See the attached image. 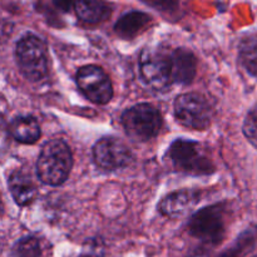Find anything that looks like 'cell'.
I'll return each instance as SVG.
<instances>
[{
	"label": "cell",
	"instance_id": "6da1fadb",
	"mask_svg": "<svg viewBox=\"0 0 257 257\" xmlns=\"http://www.w3.org/2000/svg\"><path fill=\"white\" fill-rule=\"evenodd\" d=\"M73 166L70 148L62 140H53L43 147L37 162V173L43 183L59 186L67 181Z\"/></svg>",
	"mask_w": 257,
	"mask_h": 257
},
{
	"label": "cell",
	"instance_id": "7a4b0ae2",
	"mask_svg": "<svg viewBox=\"0 0 257 257\" xmlns=\"http://www.w3.org/2000/svg\"><path fill=\"white\" fill-rule=\"evenodd\" d=\"M168 157L176 170L188 175H210L215 171V166L202 146L193 141H175L168 148Z\"/></svg>",
	"mask_w": 257,
	"mask_h": 257
},
{
	"label": "cell",
	"instance_id": "3957f363",
	"mask_svg": "<svg viewBox=\"0 0 257 257\" xmlns=\"http://www.w3.org/2000/svg\"><path fill=\"white\" fill-rule=\"evenodd\" d=\"M15 57L20 70L27 79L38 82L48 74L47 45L37 35H24L18 42Z\"/></svg>",
	"mask_w": 257,
	"mask_h": 257
},
{
	"label": "cell",
	"instance_id": "277c9868",
	"mask_svg": "<svg viewBox=\"0 0 257 257\" xmlns=\"http://www.w3.org/2000/svg\"><path fill=\"white\" fill-rule=\"evenodd\" d=\"M225 208L217 203L207 206L191 216L188 221V232L192 237L208 246H216L225 236Z\"/></svg>",
	"mask_w": 257,
	"mask_h": 257
},
{
	"label": "cell",
	"instance_id": "5b68a950",
	"mask_svg": "<svg viewBox=\"0 0 257 257\" xmlns=\"http://www.w3.org/2000/svg\"><path fill=\"white\" fill-rule=\"evenodd\" d=\"M160 112L148 103L128 108L122 114V124L128 137L137 142H146L158 135L161 130Z\"/></svg>",
	"mask_w": 257,
	"mask_h": 257
},
{
	"label": "cell",
	"instance_id": "8992f818",
	"mask_svg": "<svg viewBox=\"0 0 257 257\" xmlns=\"http://www.w3.org/2000/svg\"><path fill=\"white\" fill-rule=\"evenodd\" d=\"M175 115L178 122L190 130L205 131L211 124V107L197 93H185L176 98Z\"/></svg>",
	"mask_w": 257,
	"mask_h": 257
},
{
	"label": "cell",
	"instance_id": "52a82bcc",
	"mask_svg": "<svg viewBox=\"0 0 257 257\" xmlns=\"http://www.w3.org/2000/svg\"><path fill=\"white\" fill-rule=\"evenodd\" d=\"M140 72L143 79L153 88L163 89L172 84L171 53L161 49H146L140 58Z\"/></svg>",
	"mask_w": 257,
	"mask_h": 257
},
{
	"label": "cell",
	"instance_id": "ba28073f",
	"mask_svg": "<svg viewBox=\"0 0 257 257\" xmlns=\"http://www.w3.org/2000/svg\"><path fill=\"white\" fill-rule=\"evenodd\" d=\"M77 84L80 92L97 104H105L113 97L109 77L97 65H85L78 70Z\"/></svg>",
	"mask_w": 257,
	"mask_h": 257
},
{
	"label": "cell",
	"instance_id": "9c48e42d",
	"mask_svg": "<svg viewBox=\"0 0 257 257\" xmlns=\"http://www.w3.org/2000/svg\"><path fill=\"white\" fill-rule=\"evenodd\" d=\"M93 158L100 168L113 171L130 165L132 153L128 146L120 140L105 137L98 141L93 147Z\"/></svg>",
	"mask_w": 257,
	"mask_h": 257
},
{
	"label": "cell",
	"instance_id": "30bf717a",
	"mask_svg": "<svg viewBox=\"0 0 257 257\" xmlns=\"http://www.w3.org/2000/svg\"><path fill=\"white\" fill-rule=\"evenodd\" d=\"M198 193L192 191H178L166 196L161 201L160 212L170 218L182 217L197 203Z\"/></svg>",
	"mask_w": 257,
	"mask_h": 257
},
{
	"label": "cell",
	"instance_id": "8fae6325",
	"mask_svg": "<svg viewBox=\"0 0 257 257\" xmlns=\"http://www.w3.org/2000/svg\"><path fill=\"white\" fill-rule=\"evenodd\" d=\"M172 83L188 84L193 80L197 68L196 57L186 49H176L171 53Z\"/></svg>",
	"mask_w": 257,
	"mask_h": 257
},
{
	"label": "cell",
	"instance_id": "7c38bea8",
	"mask_svg": "<svg viewBox=\"0 0 257 257\" xmlns=\"http://www.w3.org/2000/svg\"><path fill=\"white\" fill-rule=\"evenodd\" d=\"M9 190L19 206H27L37 195V188L30 176L24 171H15L9 177Z\"/></svg>",
	"mask_w": 257,
	"mask_h": 257
},
{
	"label": "cell",
	"instance_id": "4fadbf2b",
	"mask_svg": "<svg viewBox=\"0 0 257 257\" xmlns=\"http://www.w3.org/2000/svg\"><path fill=\"white\" fill-rule=\"evenodd\" d=\"M77 17L88 24H97L108 19L112 9L104 0H77L74 4Z\"/></svg>",
	"mask_w": 257,
	"mask_h": 257
},
{
	"label": "cell",
	"instance_id": "5bb4252c",
	"mask_svg": "<svg viewBox=\"0 0 257 257\" xmlns=\"http://www.w3.org/2000/svg\"><path fill=\"white\" fill-rule=\"evenodd\" d=\"M152 18L143 12H131L119 18L114 25V30L123 38H133L150 25Z\"/></svg>",
	"mask_w": 257,
	"mask_h": 257
},
{
	"label": "cell",
	"instance_id": "9a60e30c",
	"mask_svg": "<svg viewBox=\"0 0 257 257\" xmlns=\"http://www.w3.org/2000/svg\"><path fill=\"white\" fill-rule=\"evenodd\" d=\"M10 135L18 142L32 145L40 137V128L37 119L32 115H20L10 124Z\"/></svg>",
	"mask_w": 257,
	"mask_h": 257
},
{
	"label": "cell",
	"instance_id": "2e32d148",
	"mask_svg": "<svg viewBox=\"0 0 257 257\" xmlns=\"http://www.w3.org/2000/svg\"><path fill=\"white\" fill-rule=\"evenodd\" d=\"M257 246V225L248 227L217 257H243Z\"/></svg>",
	"mask_w": 257,
	"mask_h": 257
},
{
	"label": "cell",
	"instance_id": "e0dca14e",
	"mask_svg": "<svg viewBox=\"0 0 257 257\" xmlns=\"http://www.w3.org/2000/svg\"><path fill=\"white\" fill-rule=\"evenodd\" d=\"M238 57L242 67L257 78V35L243 38L238 47Z\"/></svg>",
	"mask_w": 257,
	"mask_h": 257
},
{
	"label": "cell",
	"instance_id": "ac0fdd59",
	"mask_svg": "<svg viewBox=\"0 0 257 257\" xmlns=\"http://www.w3.org/2000/svg\"><path fill=\"white\" fill-rule=\"evenodd\" d=\"M14 251L18 257H40V255H42L39 241L35 237H32V236L22 238L15 245Z\"/></svg>",
	"mask_w": 257,
	"mask_h": 257
},
{
	"label": "cell",
	"instance_id": "d6986e66",
	"mask_svg": "<svg viewBox=\"0 0 257 257\" xmlns=\"http://www.w3.org/2000/svg\"><path fill=\"white\" fill-rule=\"evenodd\" d=\"M243 135L257 148V107L247 113L243 122Z\"/></svg>",
	"mask_w": 257,
	"mask_h": 257
},
{
	"label": "cell",
	"instance_id": "ffe728a7",
	"mask_svg": "<svg viewBox=\"0 0 257 257\" xmlns=\"http://www.w3.org/2000/svg\"><path fill=\"white\" fill-rule=\"evenodd\" d=\"M75 2L77 0H54V4L57 5L59 9L64 10V12H68L72 7H74Z\"/></svg>",
	"mask_w": 257,
	"mask_h": 257
},
{
	"label": "cell",
	"instance_id": "44dd1931",
	"mask_svg": "<svg viewBox=\"0 0 257 257\" xmlns=\"http://www.w3.org/2000/svg\"><path fill=\"white\" fill-rule=\"evenodd\" d=\"M153 4L158 5L161 8H170L171 5H173L176 3V0H150Z\"/></svg>",
	"mask_w": 257,
	"mask_h": 257
},
{
	"label": "cell",
	"instance_id": "7402d4cb",
	"mask_svg": "<svg viewBox=\"0 0 257 257\" xmlns=\"http://www.w3.org/2000/svg\"><path fill=\"white\" fill-rule=\"evenodd\" d=\"M80 257H94V256H89V255H85V256H80Z\"/></svg>",
	"mask_w": 257,
	"mask_h": 257
},
{
	"label": "cell",
	"instance_id": "603a6c76",
	"mask_svg": "<svg viewBox=\"0 0 257 257\" xmlns=\"http://www.w3.org/2000/svg\"><path fill=\"white\" fill-rule=\"evenodd\" d=\"M253 257H257V255H256V256H253Z\"/></svg>",
	"mask_w": 257,
	"mask_h": 257
}]
</instances>
